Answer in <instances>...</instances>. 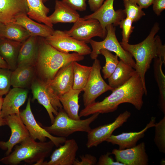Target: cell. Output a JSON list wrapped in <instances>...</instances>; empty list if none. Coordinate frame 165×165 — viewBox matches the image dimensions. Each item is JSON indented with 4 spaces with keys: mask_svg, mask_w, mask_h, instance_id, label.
<instances>
[{
    "mask_svg": "<svg viewBox=\"0 0 165 165\" xmlns=\"http://www.w3.org/2000/svg\"><path fill=\"white\" fill-rule=\"evenodd\" d=\"M38 53V37L30 36L23 42L20 47L17 57V67L35 66Z\"/></svg>",
    "mask_w": 165,
    "mask_h": 165,
    "instance_id": "cell-21",
    "label": "cell"
},
{
    "mask_svg": "<svg viewBox=\"0 0 165 165\" xmlns=\"http://www.w3.org/2000/svg\"><path fill=\"white\" fill-rule=\"evenodd\" d=\"M79 146L76 141L66 140L63 145L55 150L48 162L44 161L41 165H73Z\"/></svg>",
    "mask_w": 165,
    "mask_h": 165,
    "instance_id": "cell-16",
    "label": "cell"
},
{
    "mask_svg": "<svg viewBox=\"0 0 165 165\" xmlns=\"http://www.w3.org/2000/svg\"><path fill=\"white\" fill-rule=\"evenodd\" d=\"M61 1L76 11H83L86 9V0H62Z\"/></svg>",
    "mask_w": 165,
    "mask_h": 165,
    "instance_id": "cell-39",
    "label": "cell"
},
{
    "mask_svg": "<svg viewBox=\"0 0 165 165\" xmlns=\"http://www.w3.org/2000/svg\"><path fill=\"white\" fill-rule=\"evenodd\" d=\"M28 11L27 15L32 19L53 28L47 14L50 9L43 4L42 0H26Z\"/></svg>",
    "mask_w": 165,
    "mask_h": 165,
    "instance_id": "cell-28",
    "label": "cell"
},
{
    "mask_svg": "<svg viewBox=\"0 0 165 165\" xmlns=\"http://www.w3.org/2000/svg\"><path fill=\"white\" fill-rule=\"evenodd\" d=\"M64 31L68 35L86 43L94 37L105 38L107 34L106 29L103 28L97 20L84 19L80 17L69 30Z\"/></svg>",
    "mask_w": 165,
    "mask_h": 165,
    "instance_id": "cell-10",
    "label": "cell"
},
{
    "mask_svg": "<svg viewBox=\"0 0 165 165\" xmlns=\"http://www.w3.org/2000/svg\"><path fill=\"white\" fill-rule=\"evenodd\" d=\"M112 154L115 157L116 161L124 165H147L148 158L146 153L144 142L135 146L123 150L114 149Z\"/></svg>",
    "mask_w": 165,
    "mask_h": 165,
    "instance_id": "cell-15",
    "label": "cell"
},
{
    "mask_svg": "<svg viewBox=\"0 0 165 165\" xmlns=\"http://www.w3.org/2000/svg\"><path fill=\"white\" fill-rule=\"evenodd\" d=\"M19 115L30 134V137L34 140L38 139L41 141H46L47 138L58 147L64 144L67 140L66 138L56 137L48 132L40 126L35 118L31 106V98L28 100L25 109L20 112Z\"/></svg>",
    "mask_w": 165,
    "mask_h": 165,
    "instance_id": "cell-11",
    "label": "cell"
},
{
    "mask_svg": "<svg viewBox=\"0 0 165 165\" xmlns=\"http://www.w3.org/2000/svg\"><path fill=\"white\" fill-rule=\"evenodd\" d=\"M16 146L8 155L0 159L6 165H17L22 162L35 165H41L50 155L55 146L51 140L37 142L30 137Z\"/></svg>",
    "mask_w": 165,
    "mask_h": 165,
    "instance_id": "cell-4",
    "label": "cell"
},
{
    "mask_svg": "<svg viewBox=\"0 0 165 165\" xmlns=\"http://www.w3.org/2000/svg\"><path fill=\"white\" fill-rule=\"evenodd\" d=\"M0 68H8V64L0 55Z\"/></svg>",
    "mask_w": 165,
    "mask_h": 165,
    "instance_id": "cell-43",
    "label": "cell"
},
{
    "mask_svg": "<svg viewBox=\"0 0 165 165\" xmlns=\"http://www.w3.org/2000/svg\"><path fill=\"white\" fill-rule=\"evenodd\" d=\"M105 0H88L90 10L94 12L102 5Z\"/></svg>",
    "mask_w": 165,
    "mask_h": 165,
    "instance_id": "cell-41",
    "label": "cell"
},
{
    "mask_svg": "<svg viewBox=\"0 0 165 165\" xmlns=\"http://www.w3.org/2000/svg\"><path fill=\"white\" fill-rule=\"evenodd\" d=\"M38 53L35 65L41 79L49 83L64 65L74 61L83 60L84 56L74 52L64 53L49 44L45 38H38Z\"/></svg>",
    "mask_w": 165,
    "mask_h": 165,
    "instance_id": "cell-3",
    "label": "cell"
},
{
    "mask_svg": "<svg viewBox=\"0 0 165 165\" xmlns=\"http://www.w3.org/2000/svg\"><path fill=\"white\" fill-rule=\"evenodd\" d=\"M43 2H46V1L47 0H42Z\"/></svg>",
    "mask_w": 165,
    "mask_h": 165,
    "instance_id": "cell-47",
    "label": "cell"
},
{
    "mask_svg": "<svg viewBox=\"0 0 165 165\" xmlns=\"http://www.w3.org/2000/svg\"><path fill=\"white\" fill-rule=\"evenodd\" d=\"M82 91V90H74L72 88L58 96L64 110L69 117L74 119H80L79 114V96Z\"/></svg>",
    "mask_w": 165,
    "mask_h": 165,
    "instance_id": "cell-24",
    "label": "cell"
},
{
    "mask_svg": "<svg viewBox=\"0 0 165 165\" xmlns=\"http://www.w3.org/2000/svg\"><path fill=\"white\" fill-rule=\"evenodd\" d=\"M45 39L50 45L63 53L73 52L84 56L90 54L91 52L86 43L68 35L64 31L54 30L52 35Z\"/></svg>",
    "mask_w": 165,
    "mask_h": 165,
    "instance_id": "cell-9",
    "label": "cell"
},
{
    "mask_svg": "<svg viewBox=\"0 0 165 165\" xmlns=\"http://www.w3.org/2000/svg\"><path fill=\"white\" fill-rule=\"evenodd\" d=\"M106 29L107 34L103 40L98 42L91 39L89 41L92 48L90 54L91 59L97 58L100 54V51L105 49L115 53L120 60L135 69L136 63L133 56L122 47L117 38L115 26L112 24H109L106 27Z\"/></svg>",
    "mask_w": 165,
    "mask_h": 165,
    "instance_id": "cell-6",
    "label": "cell"
},
{
    "mask_svg": "<svg viewBox=\"0 0 165 165\" xmlns=\"http://www.w3.org/2000/svg\"><path fill=\"white\" fill-rule=\"evenodd\" d=\"M28 11L26 0H0V23H13L18 16L27 15Z\"/></svg>",
    "mask_w": 165,
    "mask_h": 165,
    "instance_id": "cell-18",
    "label": "cell"
},
{
    "mask_svg": "<svg viewBox=\"0 0 165 165\" xmlns=\"http://www.w3.org/2000/svg\"><path fill=\"white\" fill-rule=\"evenodd\" d=\"M114 1L105 0L97 10L83 18L84 19H94L97 20L105 29L109 24H112L115 27L119 25L121 20L126 17V15L124 9L114 10Z\"/></svg>",
    "mask_w": 165,
    "mask_h": 165,
    "instance_id": "cell-14",
    "label": "cell"
},
{
    "mask_svg": "<svg viewBox=\"0 0 165 165\" xmlns=\"http://www.w3.org/2000/svg\"><path fill=\"white\" fill-rule=\"evenodd\" d=\"M135 69L120 60L115 71L108 78L109 85L113 89L122 86L134 74Z\"/></svg>",
    "mask_w": 165,
    "mask_h": 165,
    "instance_id": "cell-27",
    "label": "cell"
},
{
    "mask_svg": "<svg viewBox=\"0 0 165 165\" xmlns=\"http://www.w3.org/2000/svg\"><path fill=\"white\" fill-rule=\"evenodd\" d=\"M2 23H0V28L1 27V26L2 25Z\"/></svg>",
    "mask_w": 165,
    "mask_h": 165,
    "instance_id": "cell-46",
    "label": "cell"
},
{
    "mask_svg": "<svg viewBox=\"0 0 165 165\" xmlns=\"http://www.w3.org/2000/svg\"><path fill=\"white\" fill-rule=\"evenodd\" d=\"M6 125V120L4 118L0 117V127Z\"/></svg>",
    "mask_w": 165,
    "mask_h": 165,
    "instance_id": "cell-44",
    "label": "cell"
},
{
    "mask_svg": "<svg viewBox=\"0 0 165 165\" xmlns=\"http://www.w3.org/2000/svg\"><path fill=\"white\" fill-rule=\"evenodd\" d=\"M138 4L142 9H147L152 4L154 0H130Z\"/></svg>",
    "mask_w": 165,
    "mask_h": 165,
    "instance_id": "cell-42",
    "label": "cell"
},
{
    "mask_svg": "<svg viewBox=\"0 0 165 165\" xmlns=\"http://www.w3.org/2000/svg\"><path fill=\"white\" fill-rule=\"evenodd\" d=\"M73 62L61 67L54 78L48 83L58 97L72 89L73 83Z\"/></svg>",
    "mask_w": 165,
    "mask_h": 165,
    "instance_id": "cell-19",
    "label": "cell"
},
{
    "mask_svg": "<svg viewBox=\"0 0 165 165\" xmlns=\"http://www.w3.org/2000/svg\"><path fill=\"white\" fill-rule=\"evenodd\" d=\"M131 116V113L126 111L120 114L113 122L102 125L91 130L87 133L86 147L90 148L97 147L112 134L116 129L123 125Z\"/></svg>",
    "mask_w": 165,
    "mask_h": 165,
    "instance_id": "cell-12",
    "label": "cell"
},
{
    "mask_svg": "<svg viewBox=\"0 0 165 165\" xmlns=\"http://www.w3.org/2000/svg\"><path fill=\"white\" fill-rule=\"evenodd\" d=\"M99 114L96 113L85 119L77 120L69 117L62 108L58 110L51 126L42 127L53 135L67 138L76 132H88L91 129L90 124L98 118Z\"/></svg>",
    "mask_w": 165,
    "mask_h": 165,
    "instance_id": "cell-5",
    "label": "cell"
},
{
    "mask_svg": "<svg viewBox=\"0 0 165 165\" xmlns=\"http://www.w3.org/2000/svg\"><path fill=\"white\" fill-rule=\"evenodd\" d=\"M79 157L81 160L76 159L73 165H94L97 164V160L96 157L90 154L82 155Z\"/></svg>",
    "mask_w": 165,
    "mask_h": 165,
    "instance_id": "cell-37",
    "label": "cell"
},
{
    "mask_svg": "<svg viewBox=\"0 0 165 165\" xmlns=\"http://www.w3.org/2000/svg\"><path fill=\"white\" fill-rule=\"evenodd\" d=\"M73 83L72 88L83 90L89 79L92 66L82 65L77 61L72 62Z\"/></svg>",
    "mask_w": 165,
    "mask_h": 165,
    "instance_id": "cell-31",
    "label": "cell"
},
{
    "mask_svg": "<svg viewBox=\"0 0 165 165\" xmlns=\"http://www.w3.org/2000/svg\"><path fill=\"white\" fill-rule=\"evenodd\" d=\"M156 118L151 117L149 122L145 128L138 132H124L118 135H112L106 141L112 145H118L119 149L123 150L134 147L136 145L138 141L144 137L145 133L148 129L154 127Z\"/></svg>",
    "mask_w": 165,
    "mask_h": 165,
    "instance_id": "cell-20",
    "label": "cell"
},
{
    "mask_svg": "<svg viewBox=\"0 0 165 165\" xmlns=\"http://www.w3.org/2000/svg\"><path fill=\"white\" fill-rule=\"evenodd\" d=\"M154 142L160 152L165 153V115L159 122L156 123Z\"/></svg>",
    "mask_w": 165,
    "mask_h": 165,
    "instance_id": "cell-33",
    "label": "cell"
},
{
    "mask_svg": "<svg viewBox=\"0 0 165 165\" xmlns=\"http://www.w3.org/2000/svg\"><path fill=\"white\" fill-rule=\"evenodd\" d=\"M111 94L100 102H94L82 109L79 114L80 117L87 116L96 113H106L117 110L123 103H129L138 110L141 108L143 97L147 94L141 78L136 72L123 85L114 89Z\"/></svg>",
    "mask_w": 165,
    "mask_h": 165,
    "instance_id": "cell-1",
    "label": "cell"
},
{
    "mask_svg": "<svg viewBox=\"0 0 165 165\" xmlns=\"http://www.w3.org/2000/svg\"><path fill=\"white\" fill-rule=\"evenodd\" d=\"M28 94V90L24 88H13L9 90L3 98L0 117L19 114V108L24 103Z\"/></svg>",
    "mask_w": 165,
    "mask_h": 165,
    "instance_id": "cell-17",
    "label": "cell"
},
{
    "mask_svg": "<svg viewBox=\"0 0 165 165\" xmlns=\"http://www.w3.org/2000/svg\"><path fill=\"white\" fill-rule=\"evenodd\" d=\"M105 57V64L103 67L102 72L105 79H108L113 73L116 69L119 61L118 56L112 54L110 51L105 49H101L99 52Z\"/></svg>",
    "mask_w": 165,
    "mask_h": 165,
    "instance_id": "cell-32",
    "label": "cell"
},
{
    "mask_svg": "<svg viewBox=\"0 0 165 165\" xmlns=\"http://www.w3.org/2000/svg\"><path fill=\"white\" fill-rule=\"evenodd\" d=\"M112 153L108 152L100 156L96 164L98 165H124L123 163L115 161L110 155Z\"/></svg>",
    "mask_w": 165,
    "mask_h": 165,
    "instance_id": "cell-38",
    "label": "cell"
},
{
    "mask_svg": "<svg viewBox=\"0 0 165 165\" xmlns=\"http://www.w3.org/2000/svg\"><path fill=\"white\" fill-rule=\"evenodd\" d=\"M133 21L129 18L126 17L120 21L119 25L122 29V41L124 43H128L130 36L134 27L133 26Z\"/></svg>",
    "mask_w": 165,
    "mask_h": 165,
    "instance_id": "cell-36",
    "label": "cell"
},
{
    "mask_svg": "<svg viewBox=\"0 0 165 165\" xmlns=\"http://www.w3.org/2000/svg\"><path fill=\"white\" fill-rule=\"evenodd\" d=\"M154 70L155 78L159 88V107L165 115V77L162 70L164 62L161 58L154 59Z\"/></svg>",
    "mask_w": 165,
    "mask_h": 165,
    "instance_id": "cell-30",
    "label": "cell"
},
{
    "mask_svg": "<svg viewBox=\"0 0 165 165\" xmlns=\"http://www.w3.org/2000/svg\"><path fill=\"white\" fill-rule=\"evenodd\" d=\"M32 101L36 100L46 110L52 124L58 110L63 108L58 96L49 83L41 79H35L31 84Z\"/></svg>",
    "mask_w": 165,
    "mask_h": 165,
    "instance_id": "cell-7",
    "label": "cell"
},
{
    "mask_svg": "<svg viewBox=\"0 0 165 165\" xmlns=\"http://www.w3.org/2000/svg\"><path fill=\"white\" fill-rule=\"evenodd\" d=\"M26 14L17 17L13 22L20 25L25 29L31 36L46 38L52 35L54 31L53 28L44 24L36 22Z\"/></svg>",
    "mask_w": 165,
    "mask_h": 165,
    "instance_id": "cell-25",
    "label": "cell"
},
{
    "mask_svg": "<svg viewBox=\"0 0 165 165\" xmlns=\"http://www.w3.org/2000/svg\"><path fill=\"white\" fill-rule=\"evenodd\" d=\"M160 27L157 22L154 23L149 35L142 42L136 44L120 42L122 47L129 52L136 61L135 70L140 76L143 85H145V76L153 59L161 58L165 62V46L160 36H155Z\"/></svg>",
    "mask_w": 165,
    "mask_h": 165,
    "instance_id": "cell-2",
    "label": "cell"
},
{
    "mask_svg": "<svg viewBox=\"0 0 165 165\" xmlns=\"http://www.w3.org/2000/svg\"><path fill=\"white\" fill-rule=\"evenodd\" d=\"M31 35L24 27L18 24L10 22L2 24L0 28V38L23 42Z\"/></svg>",
    "mask_w": 165,
    "mask_h": 165,
    "instance_id": "cell-29",
    "label": "cell"
},
{
    "mask_svg": "<svg viewBox=\"0 0 165 165\" xmlns=\"http://www.w3.org/2000/svg\"><path fill=\"white\" fill-rule=\"evenodd\" d=\"M94 60L88 81L83 90L85 107L95 102L96 99L103 93L114 89L105 82L101 76L100 61L97 58Z\"/></svg>",
    "mask_w": 165,
    "mask_h": 165,
    "instance_id": "cell-8",
    "label": "cell"
},
{
    "mask_svg": "<svg viewBox=\"0 0 165 165\" xmlns=\"http://www.w3.org/2000/svg\"><path fill=\"white\" fill-rule=\"evenodd\" d=\"M152 4L153 11L157 16L165 9V0H154Z\"/></svg>",
    "mask_w": 165,
    "mask_h": 165,
    "instance_id": "cell-40",
    "label": "cell"
},
{
    "mask_svg": "<svg viewBox=\"0 0 165 165\" xmlns=\"http://www.w3.org/2000/svg\"><path fill=\"white\" fill-rule=\"evenodd\" d=\"M3 98L2 96L0 95V117L3 105Z\"/></svg>",
    "mask_w": 165,
    "mask_h": 165,
    "instance_id": "cell-45",
    "label": "cell"
},
{
    "mask_svg": "<svg viewBox=\"0 0 165 165\" xmlns=\"http://www.w3.org/2000/svg\"><path fill=\"white\" fill-rule=\"evenodd\" d=\"M48 16L53 24L59 23H74L80 17L76 10L58 0L55 1L54 12Z\"/></svg>",
    "mask_w": 165,
    "mask_h": 165,
    "instance_id": "cell-22",
    "label": "cell"
},
{
    "mask_svg": "<svg viewBox=\"0 0 165 165\" xmlns=\"http://www.w3.org/2000/svg\"><path fill=\"white\" fill-rule=\"evenodd\" d=\"M8 68H0V95H6L9 90L12 72Z\"/></svg>",
    "mask_w": 165,
    "mask_h": 165,
    "instance_id": "cell-35",
    "label": "cell"
},
{
    "mask_svg": "<svg viewBox=\"0 0 165 165\" xmlns=\"http://www.w3.org/2000/svg\"><path fill=\"white\" fill-rule=\"evenodd\" d=\"M35 72L34 65L17 67L11 73V86L13 88H24L32 83Z\"/></svg>",
    "mask_w": 165,
    "mask_h": 165,
    "instance_id": "cell-26",
    "label": "cell"
},
{
    "mask_svg": "<svg viewBox=\"0 0 165 165\" xmlns=\"http://www.w3.org/2000/svg\"><path fill=\"white\" fill-rule=\"evenodd\" d=\"M22 43L6 38H1L0 55L12 71L17 67L18 56Z\"/></svg>",
    "mask_w": 165,
    "mask_h": 165,
    "instance_id": "cell-23",
    "label": "cell"
},
{
    "mask_svg": "<svg viewBox=\"0 0 165 165\" xmlns=\"http://www.w3.org/2000/svg\"><path fill=\"white\" fill-rule=\"evenodd\" d=\"M123 1L126 17L131 19L133 22L138 21L145 15L142 9L135 3L130 0Z\"/></svg>",
    "mask_w": 165,
    "mask_h": 165,
    "instance_id": "cell-34",
    "label": "cell"
},
{
    "mask_svg": "<svg viewBox=\"0 0 165 165\" xmlns=\"http://www.w3.org/2000/svg\"><path fill=\"white\" fill-rule=\"evenodd\" d=\"M11 130V134L7 141H0V148L6 151V156L12 152L13 148L27 138L30 134L19 114H13L4 118Z\"/></svg>",
    "mask_w": 165,
    "mask_h": 165,
    "instance_id": "cell-13",
    "label": "cell"
}]
</instances>
